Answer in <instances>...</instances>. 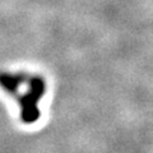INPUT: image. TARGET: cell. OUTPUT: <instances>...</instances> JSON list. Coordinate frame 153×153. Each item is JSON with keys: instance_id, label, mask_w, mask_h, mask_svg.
I'll list each match as a JSON object with an SVG mask.
<instances>
[{"instance_id": "obj_1", "label": "cell", "mask_w": 153, "mask_h": 153, "mask_svg": "<svg viewBox=\"0 0 153 153\" xmlns=\"http://www.w3.org/2000/svg\"><path fill=\"white\" fill-rule=\"evenodd\" d=\"M27 93L19 97V103L22 107L21 117L25 124H33L40 117L37 102L45 93V80L41 76H31L27 79Z\"/></svg>"}, {"instance_id": "obj_2", "label": "cell", "mask_w": 153, "mask_h": 153, "mask_svg": "<svg viewBox=\"0 0 153 153\" xmlns=\"http://www.w3.org/2000/svg\"><path fill=\"white\" fill-rule=\"evenodd\" d=\"M28 76L26 74H9L0 73V85L8 91L9 93H17L18 87L23 82H26Z\"/></svg>"}]
</instances>
